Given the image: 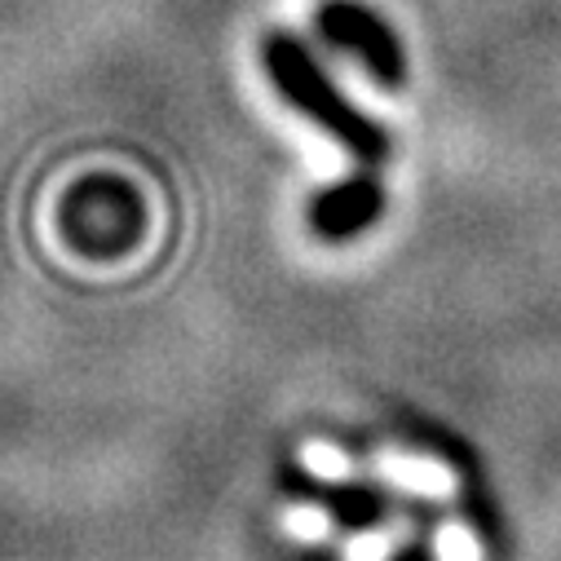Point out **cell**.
Segmentation results:
<instances>
[{"label": "cell", "mask_w": 561, "mask_h": 561, "mask_svg": "<svg viewBox=\"0 0 561 561\" xmlns=\"http://www.w3.org/2000/svg\"><path fill=\"white\" fill-rule=\"evenodd\" d=\"M265 71H270L274 89L284 93V102H293L306 119H314L323 133H332L336 142L345 151H354L363 164H380L389 156L385 128L336 93L328 71L314 62V54L297 36H288V32L265 36Z\"/></svg>", "instance_id": "cell-1"}, {"label": "cell", "mask_w": 561, "mask_h": 561, "mask_svg": "<svg viewBox=\"0 0 561 561\" xmlns=\"http://www.w3.org/2000/svg\"><path fill=\"white\" fill-rule=\"evenodd\" d=\"M314 27L332 49L358 58L376 84H385V89L402 84V76H407L402 45H398L393 27L380 14H371L367 5H358V0H323Z\"/></svg>", "instance_id": "cell-2"}, {"label": "cell", "mask_w": 561, "mask_h": 561, "mask_svg": "<svg viewBox=\"0 0 561 561\" xmlns=\"http://www.w3.org/2000/svg\"><path fill=\"white\" fill-rule=\"evenodd\" d=\"M385 213V191L371 178H350L310 204V226L323 239H354Z\"/></svg>", "instance_id": "cell-3"}, {"label": "cell", "mask_w": 561, "mask_h": 561, "mask_svg": "<svg viewBox=\"0 0 561 561\" xmlns=\"http://www.w3.org/2000/svg\"><path fill=\"white\" fill-rule=\"evenodd\" d=\"M376 478L389 482L393 491H407V495H420V500H451L456 495V473L434 460V456H402V451H380L371 460Z\"/></svg>", "instance_id": "cell-4"}, {"label": "cell", "mask_w": 561, "mask_h": 561, "mask_svg": "<svg viewBox=\"0 0 561 561\" xmlns=\"http://www.w3.org/2000/svg\"><path fill=\"white\" fill-rule=\"evenodd\" d=\"M407 539V522H393V526H371V530H358L345 539L341 548V561H393L398 548Z\"/></svg>", "instance_id": "cell-5"}, {"label": "cell", "mask_w": 561, "mask_h": 561, "mask_svg": "<svg viewBox=\"0 0 561 561\" xmlns=\"http://www.w3.org/2000/svg\"><path fill=\"white\" fill-rule=\"evenodd\" d=\"M332 526H336V517L323 504H293L284 517H278V530H284L293 543H323L332 535Z\"/></svg>", "instance_id": "cell-6"}, {"label": "cell", "mask_w": 561, "mask_h": 561, "mask_svg": "<svg viewBox=\"0 0 561 561\" xmlns=\"http://www.w3.org/2000/svg\"><path fill=\"white\" fill-rule=\"evenodd\" d=\"M301 469L310 478H319V482H332V486L354 482V460L332 443H306L301 447Z\"/></svg>", "instance_id": "cell-7"}, {"label": "cell", "mask_w": 561, "mask_h": 561, "mask_svg": "<svg viewBox=\"0 0 561 561\" xmlns=\"http://www.w3.org/2000/svg\"><path fill=\"white\" fill-rule=\"evenodd\" d=\"M434 557H438V561H486L482 539H478L473 526L460 522V517H451V522H443V526L434 530Z\"/></svg>", "instance_id": "cell-8"}]
</instances>
